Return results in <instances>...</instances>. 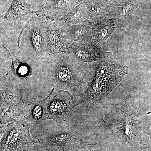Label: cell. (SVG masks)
I'll return each instance as SVG.
<instances>
[{
    "instance_id": "1",
    "label": "cell",
    "mask_w": 151,
    "mask_h": 151,
    "mask_svg": "<svg viewBox=\"0 0 151 151\" xmlns=\"http://www.w3.org/2000/svg\"><path fill=\"white\" fill-rule=\"evenodd\" d=\"M128 66H123L113 58L111 52H105L100 60L93 81L82 95V103L93 105L109 96L128 73Z\"/></svg>"
},
{
    "instance_id": "2",
    "label": "cell",
    "mask_w": 151,
    "mask_h": 151,
    "mask_svg": "<svg viewBox=\"0 0 151 151\" xmlns=\"http://www.w3.org/2000/svg\"><path fill=\"white\" fill-rule=\"evenodd\" d=\"M48 27V21L35 14L31 17L18 39V45L24 54L38 60L49 55Z\"/></svg>"
},
{
    "instance_id": "3",
    "label": "cell",
    "mask_w": 151,
    "mask_h": 151,
    "mask_svg": "<svg viewBox=\"0 0 151 151\" xmlns=\"http://www.w3.org/2000/svg\"><path fill=\"white\" fill-rule=\"evenodd\" d=\"M30 126L19 122L1 128V151H28L38 142L31 137Z\"/></svg>"
},
{
    "instance_id": "4",
    "label": "cell",
    "mask_w": 151,
    "mask_h": 151,
    "mask_svg": "<svg viewBox=\"0 0 151 151\" xmlns=\"http://www.w3.org/2000/svg\"><path fill=\"white\" fill-rule=\"evenodd\" d=\"M54 88L50 94V97L44 112L42 120L51 119L57 122H65L70 118L73 108V96L68 91L60 90L53 96Z\"/></svg>"
},
{
    "instance_id": "5",
    "label": "cell",
    "mask_w": 151,
    "mask_h": 151,
    "mask_svg": "<svg viewBox=\"0 0 151 151\" xmlns=\"http://www.w3.org/2000/svg\"><path fill=\"white\" fill-rule=\"evenodd\" d=\"M51 78L56 85L66 88L81 86L84 83L77 65L74 61L64 57L58 60L52 71Z\"/></svg>"
},
{
    "instance_id": "6",
    "label": "cell",
    "mask_w": 151,
    "mask_h": 151,
    "mask_svg": "<svg viewBox=\"0 0 151 151\" xmlns=\"http://www.w3.org/2000/svg\"><path fill=\"white\" fill-rule=\"evenodd\" d=\"M38 141L46 151H76L96 145L82 140L78 135L71 133H62Z\"/></svg>"
},
{
    "instance_id": "7",
    "label": "cell",
    "mask_w": 151,
    "mask_h": 151,
    "mask_svg": "<svg viewBox=\"0 0 151 151\" xmlns=\"http://www.w3.org/2000/svg\"><path fill=\"white\" fill-rule=\"evenodd\" d=\"M118 115H116L115 122L116 133L120 134V137L123 138L130 144H134L137 142L138 129L140 122L137 116L132 108L122 107Z\"/></svg>"
},
{
    "instance_id": "8",
    "label": "cell",
    "mask_w": 151,
    "mask_h": 151,
    "mask_svg": "<svg viewBox=\"0 0 151 151\" xmlns=\"http://www.w3.org/2000/svg\"><path fill=\"white\" fill-rule=\"evenodd\" d=\"M81 0H45L34 14L49 21L63 18L75 8Z\"/></svg>"
},
{
    "instance_id": "9",
    "label": "cell",
    "mask_w": 151,
    "mask_h": 151,
    "mask_svg": "<svg viewBox=\"0 0 151 151\" xmlns=\"http://www.w3.org/2000/svg\"><path fill=\"white\" fill-rule=\"evenodd\" d=\"M49 21L48 31L49 55L65 54L71 42L65 35L68 26L60 20Z\"/></svg>"
},
{
    "instance_id": "10",
    "label": "cell",
    "mask_w": 151,
    "mask_h": 151,
    "mask_svg": "<svg viewBox=\"0 0 151 151\" xmlns=\"http://www.w3.org/2000/svg\"><path fill=\"white\" fill-rule=\"evenodd\" d=\"M81 63L100 60L103 55L100 46L92 41L73 42L69 45L65 54Z\"/></svg>"
},
{
    "instance_id": "11",
    "label": "cell",
    "mask_w": 151,
    "mask_h": 151,
    "mask_svg": "<svg viewBox=\"0 0 151 151\" xmlns=\"http://www.w3.org/2000/svg\"><path fill=\"white\" fill-rule=\"evenodd\" d=\"M117 22L116 19H104L97 22H92V41L100 46L114 32Z\"/></svg>"
},
{
    "instance_id": "12",
    "label": "cell",
    "mask_w": 151,
    "mask_h": 151,
    "mask_svg": "<svg viewBox=\"0 0 151 151\" xmlns=\"http://www.w3.org/2000/svg\"><path fill=\"white\" fill-rule=\"evenodd\" d=\"M92 22H87L81 24L68 26L65 35L72 42H86L92 41Z\"/></svg>"
},
{
    "instance_id": "13",
    "label": "cell",
    "mask_w": 151,
    "mask_h": 151,
    "mask_svg": "<svg viewBox=\"0 0 151 151\" xmlns=\"http://www.w3.org/2000/svg\"><path fill=\"white\" fill-rule=\"evenodd\" d=\"M60 21L65 25L81 24L87 22H91L89 10L84 4H80Z\"/></svg>"
},
{
    "instance_id": "14",
    "label": "cell",
    "mask_w": 151,
    "mask_h": 151,
    "mask_svg": "<svg viewBox=\"0 0 151 151\" xmlns=\"http://www.w3.org/2000/svg\"><path fill=\"white\" fill-rule=\"evenodd\" d=\"M31 7L25 0H13L9 8L2 16L10 22H15L21 17L32 13Z\"/></svg>"
},
{
    "instance_id": "15",
    "label": "cell",
    "mask_w": 151,
    "mask_h": 151,
    "mask_svg": "<svg viewBox=\"0 0 151 151\" xmlns=\"http://www.w3.org/2000/svg\"><path fill=\"white\" fill-rule=\"evenodd\" d=\"M2 45L5 50H6L7 52L8 53L10 56L11 59H12V66H11V68H12L11 71L20 77H26L32 75L31 70L29 66L27 64L23 63L20 61L12 53H11L8 49L4 46L3 45Z\"/></svg>"
},
{
    "instance_id": "16",
    "label": "cell",
    "mask_w": 151,
    "mask_h": 151,
    "mask_svg": "<svg viewBox=\"0 0 151 151\" xmlns=\"http://www.w3.org/2000/svg\"><path fill=\"white\" fill-rule=\"evenodd\" d=\"M49 97V95L45 99L38 101L33 105L30 110L31 116L32 120L35 121H40V119L42 120L45 108Z\"/></svg>"
},
{
    "instance_id": "17",
    "label": "cell",
    "mask_w": 151,
    "mask_h": 151,
    "mask_svg": "<svg viewBox=\"0 0 151 151\" xmlns=\"http://www.w3.org/2000/svg\"><path fill=\"white\" fill-rule=\"evenodd\" d=\"M151 113V109L150 110V111H149V112H148V113H147V114H150V113Z\"/></svg>"
}]
</instances>
